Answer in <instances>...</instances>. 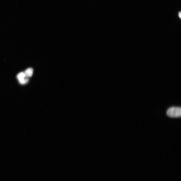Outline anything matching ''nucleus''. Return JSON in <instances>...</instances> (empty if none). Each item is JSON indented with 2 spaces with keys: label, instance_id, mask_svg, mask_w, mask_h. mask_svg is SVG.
I'll return each mask as SVG.
<instances>
[{
  "label": "nucleus",
  "instance_id": "f257e3e1",
  "mask_svg": "<svg viewBox=\"0 0 181 181\" xmlns=\"http://www.w3.org/2000/svg\"><path fill=\"white\" fill-rule=\"evenodd\" d=\"M167 115L172 117H181V108L180 107H172L168 109Z\"/></svg>",
  "mask_w": 181,
  "mask_h": 181
},
{
  "label": "nucleus",
  "instance_id": "f03ea898",
  "mask_svg": "<svg viewBox=\"0 0 181 181\" xmlns=\"http://www.w3.org/2000/svg\"><path fill=\"white\" fill-rule=\"evenodd\" d=\"M33 70L31 68H29L26 70L24 72L26 77L29 78L32 76L33 74Z\"/></svg>",
  "mask_w": 181,
  "mask_h": 181
},
{
  "label": "nucleus",
  "instance_id": "7ed1b4c3",
  "mask_svg": "<svg viewBox=\"0 0 181 181\" xmlns=\"http://www.w3.org/2000/svg\"><path fill=\"white\" fill-rule=\"evenodd\" d=\"M26 77L25 73L24 72H21L19 73L17 75V78L18 80L19 81L25 78Z\"/></svg>",
  "mask_w": 181,
  "mask_h": 181
},
{
  "label": "nucleus",
  "instance_id": "20e7f679",
  "mask_svg": "<svg viewBox=\"0 0 181 181\" xmlns=\"http://www.w3.org/2000/svg\"><path fill=\"white\" fill-rule=\"evenodd\" d=\"M29 78H28L27 77H25V78L22 80L19 81V82L20 84H25L26 83H27L29 81Z\"/></svg>",
  "mask_w": 181,
  "mask_h": 181
},
{
  "label": "nucleus",
  "instance_id": "39448f33",
  "mask_svg": "<svg viewBox=\"0 0 181 181\" xmlns=\"http://www.w3.org/2000/svg\"><path fill=\"white\" fill-rule=\"evenodd\" d=\"M178 16L179 17H180V18H181V12H180L179 13H178Z\"/></svg>",
  "mask_w": 181,
  "mask_h": 181
}]
</instances>
